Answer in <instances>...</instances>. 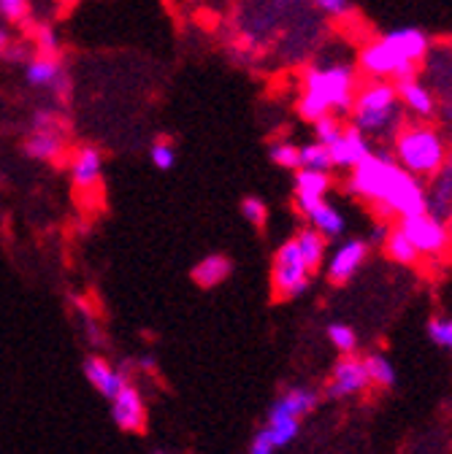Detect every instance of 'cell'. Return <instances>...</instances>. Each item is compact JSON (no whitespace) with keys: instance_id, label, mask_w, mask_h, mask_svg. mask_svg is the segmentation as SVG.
<instances>
[{"instance_id":"obj_1","label":"cell","mask_w":452,"mask_h":454,"mask_svg":"<svg viewBox=\"0 0 452 454\" xmlns=\"http://www.w3.org/2000/svg\"><path fill=\"white\" fill-rule=\"evenodd\" d=\"M347 190L371 203L379 216H395L407 219L428 211V192L425 182L412 176L399 162L393 160L390 152H374L361 165L350 170Z\"/></svg>"},{"instance_id":"obj_2","label":"cell","mask_w":452,"mask_h":454,"mask_svg":"<svg viewBox=\"0 0 452 454\" xmlns=\"http://www.w3.org/2000/svg\"><path fill=\"white\" fill-rule=\"evenodd\" d=\"M358 92V68L345 60H317L301 76V98L296 103L298 117L317 122L328 114L350 117Z\"/></svg>"},{"instance_id":"obj_3","label":"cell","mask_w":452,"mask_h":454,"mask_svg":"<svg viewBox=\"0 0 452 454\" xmlns=\"http://www.w3.org/2000/svg\"><path fill=\"white\" fill-rule=\"evenodd\" d=\"M404 117L407 114L401 108V100L393 82L366 79L358 87L353 108H350V125L358 128L371 141L395 138V133L407 122Z\"/></svg>"},{"instance_id":"obj_4","label":"cell","mask_w":452,"mask_h":454,"mask_svg":"<svg viewBox=\"0 0 452 454\" xmlns=\"http://www.w3.org/2000/svg\"><path fill=\"white\" fill-rule=\"evenodd\" d=\"M452 157L447 136L431 122H404L393 138V160L412 176L428 182Z\"/></svg>"},{"instance_id":"obj_5","label":"cell","mask_w":452,"mask_h":454,"mask_svg":"<svg viewBox=\"0 0 452 454\" xmlns=\"http://www.w3.org/2000/svg\"><path fill=\"white\" fill-rule=\"evenodd\" d=\"M312 268L304 262L296 239L285 241L271 260V290L279 301H296L312 287Z\"/></svg>"},{"instance_id":"obj_6","label":"cell","mask_w":452,"mask_h":454,"mask_svg":"<svg viewBox=\"0 0 452 454\" xmlns=\"http://www.w3.org/2000/svg\"><path fill=\"white\" fill-rule=\"evenodd\" d=\"M355 68L363 79H379V82H393V84L417 76V68L407 63L404 57L395 54L382 38H374L358 51Z\"/></svg>"},{"instance_id":"obj_7","label":"cell","mask_w":452,"mask_h":454,"mask_svg":"<svg viewBox=\"0 0 452 454\" xmlns=\"http://www.w3.org/2000/svg\"><path fill=\"white\" fill-rule=\"evenodd\" d=\"M399 227L404 231V236L412 241V247L417 249L420 260H439L444 254H449L452 249V239L447 231V222L433 216L431 211H423L417 216H407L399 219Z\"/></svg>"},{"instance_id":"obj_8","label":"cell","mask_w":452,"mask_h":454,"mask_svg":"<svg viewBox=\"0 0 452 454\" xmlns=\"http://www.w3.org/2000/svg\"><path fill=\"white\" fill-rule=\"evenodd\" d=\"M369 252H371V241L369 239H347V241H342L325 260L328 281L336 284V287H342V284L353 281L355 273L366 265Z\"/></svg>"},{"instance_id":"obj_9","label":"cell","mask_w":452,"mask_h":454,"mask_svg":"<svg viewBox=\"0 0 452 454\" xmlns=\"http://www.w3.org/2000/svg\"><path fill=\"white\" fill-rule=\"evenodd\" d=\"M369 387H371V379L366 371V360L358 355H347L333 365L325 395L333 397V401H345V397L363 395Z\"/></svg>"},{"instance_id":"obj_10","label":"cell","mask_w":452,"mask_h":454,"mask_svg":"<svg viewBox=\"0 0 452 454\" xmlns=\"http://www.w3.org/2000/svg\"><path fill=\"white\" fill-rule=\"evenodd\" d=\"M111 419H115V425L123 430V433H141L147 427V406H144V397L141 392L136 389V384L128 379L117 395L111 397Z\"/></svg>"},{"instance_id":"obj_11","label":"cell","mask_w":452,"mask_h":454,"mask_svg":"<svg viewBox=\"0 0 452 454\" xmlns=\"http://www.w3.org/2000/svg\"><path fill=\"white\" fill-rule=\"evenodd\" d=\"M395 92H399L404 114L412 117L415 122H431L439 114V98H436L433 87H428L420 76L399 82L395 84Z\"/></svg>"},{"instance_id":"obj_12","label":"cell","mask_w":452,"mask_h":454,"mask_svg":"<svg viewBox=\"0 0 452 454\" xmlns=\"http://www.w3.org/2000/svg\"><path fill=\"white\" fill-rule=\"evenodd\" d=\"M328 154H330V162H333V170H353L355 165H361L366 157L374 154V144L369 136H363L358 128L347 125L345 133L338 136L330 146H328Z\"/></svg>"},{"instance_id":"obj_13","label":"cell","mask_w":452,"mask_h":454,"mask_svg":"<svg viewBox=\"0 0 452 454\" xmlns=\"http://www.w3.org/2000/svg\"><path fill=\"white\" fill-rule=\"evenodd\" d=\"M395 54L404 57L407 63H412L415 68H420L428 54L433 49V41L428 38V33H423L420 27H393L387 33L379 35Z\"/></svg>"},{"instance_id":"obj_14","label":"cell","mask_w":452,"mask_h":454,"mask_svg":"<svg viewBox=\"0 0 452 454\" xmlns=\"http://www.w3.org/2000/svg\"><path fill=\"white\" fill-rule=\"evenodd\" d=\"M301 422L304 419H298L296 414H290L285 409H279L276 403H271L260 433L268 438V443L274 449H285V446H290L301 435Z\"/></svg>"},{"instance_id":"obj_15","label":"cell","mask_w":452,"mask_h":454,"mask_svg":"<svg viewBox=\"0 0 452 454\" xmlns=\"http://www.w3.org/2000/svg\"><path fill=\"white\" fill-rule=\"evenodd\" d=\"M301 216L309 222L312 231H317L325 241L330 239H342L345 231H347V222H345V214L338 211L333 203L328 200H320V203H309L304 208H298Z\"/></svg>"},{"instance_id":"obj_16","label":"cell","mask_w":452,"mask_h":454,"mask_svg":"<svg viewBox=\"0 0 452 454\" xmlns=\"http://www.w3.org/2000/svg\"><path fill=\"white\" fill-rule=\"evenodd\" d=\"M82 368H84V379L90 381V387H92L100 397H106V401H111V397L117 395V389L128 381V371L111 368V365H108L103 357H98V355L87 357Z\"/></svg>"},{"instance_id":"obj_17","label":"cell","mask_w":452,"mask_h":454,"mask_svg":"<svg viewBox=\"0 0 452 454\" xmlns=\"http://www.w3.org/2000/svg\"><path fill=\"white\" fill-rule=\"evenodd\" d=\"M330 174H322V170H296L293 176V195H296V206L304 208L309 203H320L325 200V195L330 192Z\"/></svg>"},{"instance_id":"obj_18","label":"cell","mask_w":452,"mask_h":454,"mask_svg":"<svg viewBox=\"0 0 452 454\" xmlns=\"http://www.w3.org/2000/svg\"><path fill=\"white\" fill-rule=\"evenodd\" d=\"M100 170H103V157L95 146H82L76 149L74 160H71V176L76 190L90 192L92 187H98L100 182Z\"/></svg>"},{"instance_id":"obj_19","label":"cell","mask_w":452,"mask_h":454,"mask_svg":"<svg viewBox=\"0 0 452 454\" xmlns=\"http://www.w3.org/2000/svg\"><path fill=\"white\" fill-rule=\"evenodd\" d=\"M425 192H428V211L439 219H447L452 214V157L436 176L428 179Z\"/></svg>"},{"instance_id":"obj_20","label":"cell","mask_w":452,"mask_h":454,"mask_svg":"<svg viewBox=\"0 0 452 454\" xmlns=\"http://www.w3.org/2000/svg\"><path fill=\"white\" fill-rule=\"evenodd\" d=\"M22 152L30 160H41V162H54L60 160L66 152V138L60 130H36L25 138Z\"/></svg>"},{"instance_id":"obj_21","label":"cell","mask_w":452,"mask_h":454,"mask_svg":"<svg viewBox=\"0 0 452 454\" xmlns=\"http://www.w3.org/2000/svg\"><path fill=\"white\" fill-rule=\"evenodd\" d=\"M66 79V68L60 63V57H46L36 54L25 63V82L33 87H58Z\"/></svg>"},{"instance_id":"obj_22","label":"cell","mask_w":452,"mask_h":454,"mask_svg":"<svg viewBox=\"0 0 452 454\" xmlns=\"http://www.w3.org/2000/svg\"><path fill=\"white\" fill-rule=\"evenodd\" d=\"M193 281L203 290L219 287L222 281H228L234 276V262L225 254H206L195 268H193Z\"/></svg>"},{"instance_id":"obj_23","label":"cell","mask_w":452,"mask_h":454,"mask_svg":"<svg viewBox=\"0 0 452 454\" xmlns=\"http://www.w3.org/2000/svg\"><path fill=\"white\" fill-rule=\"evenodd\" d=\"M279 409H285L290 414H296L298 419L309 417L317 406H320V392L314 387H306V384H298V387H290L282 395H276L274 401Z\"/></svg>"},{"instance_id":"obj_24","label":"cell","mask_w":452,"mask_h":454,"mask_svg":"<svg viewBox=\"0 0 452 454\" xmlns=\"http://www.w3.org/2000/svg\"><path fill=\"white\" fill-rule=\"evenodd\" d=\"M293 239H296V247H298L304 262L312 268V273H317L322 268V262L328 260V241L317 231H312L309 224L304 227V231H298Z\"/></svg>"},{"instance_id":"obj_25","label":"cell","mask_w":452,"mask_h":454,"mask_svg":"<svg viewBox=\"0 0 452 454\" xmlns=\"http://www.w3.org/2000/svg\"><path fill=\"white\" fill-rule=\"evenodd\" d=\"M382 249H385L387 260H393L395 265H415V262L420 260L417 249L412 247V241L404 236V231H401L399 224L390 227V236H387V241L382 244Z\"/></svg>"},{"instance_id":"obj_26","label":"cell","mask_w":452,"mask_h":454,"mask_svg":"<svg viewBox=\"0 0 452 454\" xmlns=\"http://www.w3.org/2000/svg\"><path fill=\"white\" fill-rule=\"evenodd\" d=\"M366 360V371H369V379H371V384L374 387H382V389H390L393 384H395V365L387 360V355H382V352H371L369 357H363Z\"/></svg>"},{"instance_id":"obj_27","label":"cell","mask_w":452,"mask_h":454,"mask_svg":"<svg viewBox=\"0 0 452 454\" xmlns=\"http://www.w3.org/2000/svg\"><path fill=\"white\" fill-rule=\"evenodd\" d=\"M325 335H328V340H330V347H333L338 355H342V357L358 352V333H355L350 325H345V322H330L328 330H325Z\"/></svg>"},{"instance_id":"obj_28","label":"cell","mask_w":452,"mask_h":454,"mask_svg":"<svg viewBox=\"0 0 452 454\" xmlns=\"http://www.w3.org/2000/svg\"><path fill=\"white\" fill-rule=\"evenodd\" d=\"M268 160L285 170H298L301 168V146L293 141H271Z\"/></svg>"},{"instance_id":"obj_29","label":"cell","mask_w":452,"mask_h":454,"mask_svg":"<svg viewBox=\"0 0 452 454\" xmlns=\"http://www.w3.org/2000/svg\"><path fill=\"white\" fill-rule=\"evenodd\" d=\"M301 168L304 170H322V174H330L333 170V162H330V154H328V146H322L320 141H309L301 146ZM298 168V170H301Z\"/></svg>"},{"instance_id":"obj_30","label":"cell","mask_w":452,"mask_h":454,"mask_svg":"<svg viewBox=\"0 0 452 454\" xmlns=\"http://www.w3.org/2000/svg\"><path fill=\"white\" fill-rule=\"evenodd\" d=\"M314 141H320L322 146H330L338 136L345 133V122H342V117H336V114H328V117H322V120H317L314 125Z\"/></svg>"},{"instance_id":"obj_31","label":"cell","mask_w":452,"mask_h":454,"mask_svg":"<svg viewBox=\"0 0 452 454\" xmlns=\"http://www.w3.org/2000/svg\"><path fill=\"white\" fill-rule=\"evenodd\" d=\"M306 4L312 9H317L320 14H325L328 20H336V22H342V20H350L353 17V0H306Z\"/></svg>"},{"instance_id":"obj_32","label":"cell","mask_w":452,"mask_h":454,"mask_svg":"<svg viewBox=\"0 0 452 454\" xmlns=\"http://www.w3.org/2000/svg\"><path fill=\"white\" fill-rule=\"evenodd\" d=\"M149 160L157 170H171L177 165V146L168 138H157L149 146Z\"/></svg>"},{"instance_id":"obj_33","label":"cell","mask_w":452,"mask_h":454,"mask_svg":"<svg viewBox=\"0 0 452 454\" xmlns=\"http://www.w3.org/2000/svg\"><path fill=\"white\" fill-rule=\"evenodd\" d=\"M428 338L439 349L452 352V317H433L428 322Z\"/></svg>"},{"instance_id":"obj_34","label":"cell","mask_w":452,"mask_h":454,"mask_svg":"<svg viewBox=\"0 0 452 454\" xmlns=\"http://www.w3.org/2000/svg\"><path fill=\"white\" fill-rule=\"evenodd\" d=\"M242 216L252 224V227H266V222H268V208H266V203L260 200V198H255V195H247L244 200H242Z\"/></svg>"},{"instance_id":"obj_35","label":"cell","mask_w":452,"mask_h":454,"mask_svg":"<svg viewBox=\"0 0 452 454\" xmlns=\"http://www.w3.org/2000/svg\"><path fill=\"white\" fill-rule=\"evenodd\" d=\"M36 43H38V54L60 57V38H58V33H54V27H38Z\"/></svg>"},{"instance_id":"obj_36","label":"cell","mask_w":452,"mask_h":454,"mask_svg":"<svg viewBox=\"0 0 452 454\" xmlns=\"http://www.w3.org/2000/svg\"><path fill=\"white\" fill-rule=\"evenodd\" d=\"M30 130H60V117H58V111H52V108H38L33 114V120H30Z\"/></svg>"},{"instance_id":"obj_37","label":"cell","mask_w":452,"mask_h":454,"mask_svg":"<svg viewBox=\"0 0 452 454\" xmlns=\"http://www.w3.org/2000/svg\"><path fill=\"white\" fill-rule=\"evenodd\" d=\"M0 14L9 22H22L28 17V0H0Z\"/></svg>"},{"instance_id":"obj_38","label":"cell","mask_w":452,"mask_h":454,"mask_svg":"<svg viewBox=\"0 0 452 454\" xmlns=\"http://www.w3.org/2000/svg\"><path fill=\"white\" fill-rule=\"evenodd\" d=\"M276 449L268 443V438L258 430L255 433V438H252V443H250V454H274Z\"/></svg>"},{"instance_id":"obj_39","label":"cell","mask_w":452,"mask_h":454,"mask_svg":"<svg viewBox=\"0 0 452 454\" xmlns=\"http://www.w3.org/2000/svg\"><path fill=\"white\" fill-rule=\"evenodd\" d=\"M4 60H9V63H28V60H30V54H28L25 46H9V49L4 51Z\"/></svg>"},{"instance_id":"obj_40","label":"cell","mask_w":452,"mask_h":454,"mask_svg":"<svg viewBox=\"0 0 452 454\" xmlns=\"http://www.w3.org/2000/svg\"><path fill=\"white\" fill-rule=\"evenodd\" d=\"M12 46V41H9V33H6V27H0V57H4V51Z\"/></svg>"},{"instance_id":"obj_41","label":"cell","mask_w":452,"mask_h":454,"mask_svg":"<svg viewBox=\"0 0 452 454\" xmlns=\"http://www.w3.org/2000/svg\"><path fill=\"white\" fill-rule=\"evenodd\" d=\"M444 222H447V231H449V239H452V214H449V216H447Z\"/></svg>"},{"instance_id":"obj_42","label":"cell","mask_w":452,"mask_h":454,"mask_svg":"<svg viewBox=\"0 0 452 454\" xmlns=\"http://www.w3.org/2000/svg\"><path fill=\"white\" fill-rule=\"evenodd\" d=\"M63 4H79V0H63Z\"/></svg>"},{"instance_id":"obj_43","label":"cell","mask_w":452,"mask_h":454,"mask_svg":"<svg viewBox=\"0 0 452 454\" xmlns=\"http://www.w3.org/2000/svg\"><path fill=\"white\" fill-rule=\"evenodd\" d=\"M155 454H171V451H155Z\"/></svg>"}]
</instances>
